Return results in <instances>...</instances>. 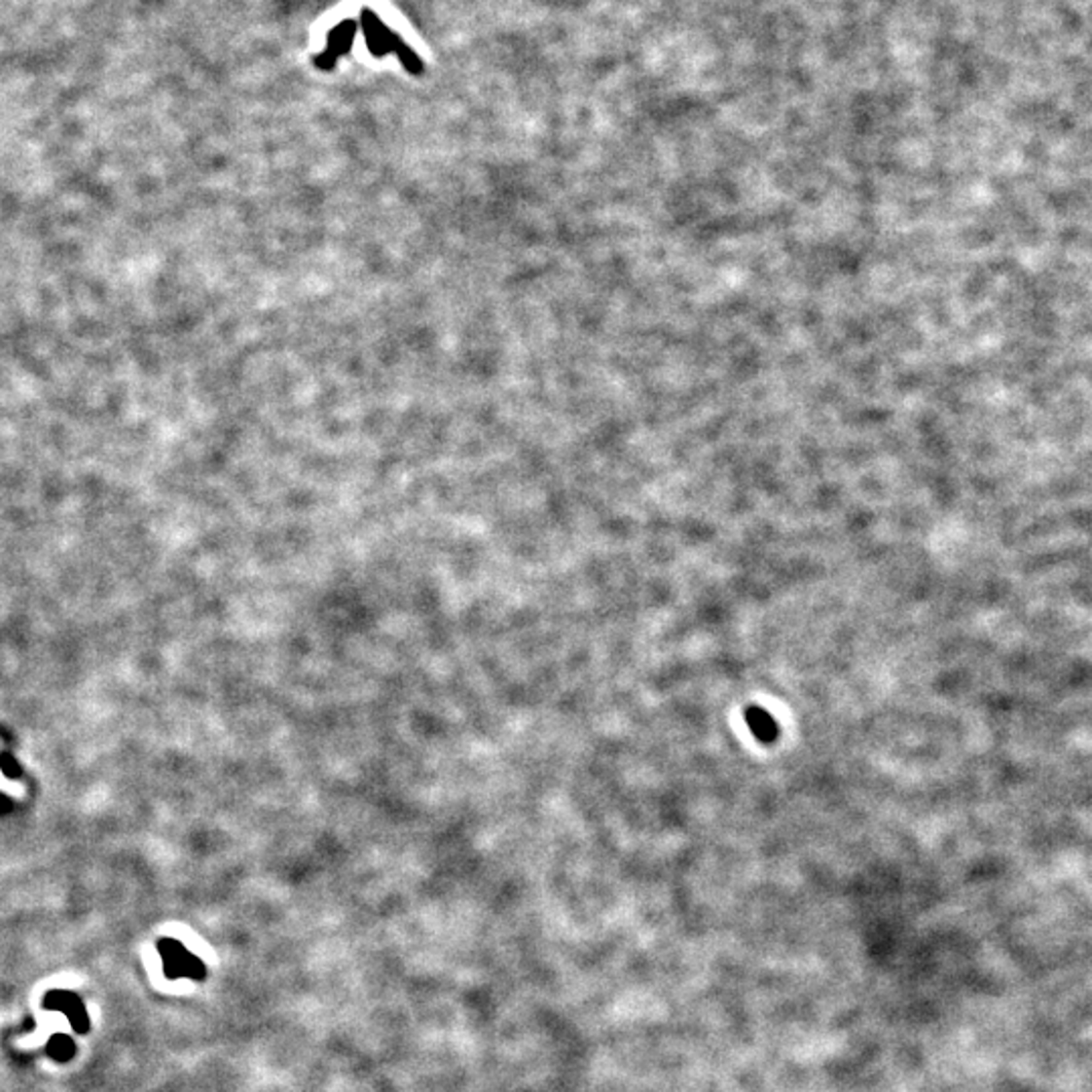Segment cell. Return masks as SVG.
Listing matches in <instances>:
<instances>
[{
  "label": "cell",
  "instance_id": "4",
  "mask_svg": "<svg viewBox=\"0 0 1092 1092\" xmlns=\"http://www.w3.org/2000/svg\"><path fill=\"white\" fill-rule=\"evenodd\" d=\"M356 27H358V24L354 20H345L343 24H338L334 31H330L328 49L316 57V67L326 69V71L332 69L336 65L338 57L345 55L346 51L350 49L352 39L356 35Z\"/></svg>",
  "mask_w": 1092,
  "mask_h": 1092
},
{
  "label": "cell",
  "instance_id": "2",
  "mask_svg": "<svg viewBox=\"0 0 1092 1092\" xmlns=\"http://www.w3.org/2000/svg\"><path fill=\"white\" fill-rule=\"evenodd\" d=\"M156 949H159V955L163 957L164 975L168 979L189 977L195 981H202L206 977V967L202 961L197 955H193L180 941L161 939L156 943Z\"/></svg>",
  "mask_w": 1092,
  "mask_h": 1092
},
{
  "label": "cell",
  "instance_id": "6",
  "mask_svg": "<svg viewBox=\"0 0 1092 1092\" xmlns=\"http://www.w3.org/2000/svg\"><path fill=\"white\" fill-rule=\"evenodd\" d=\"M752 712H755L757 716H752V714L748 716L750 728H752V731H755V735H757L759 739L769 741V739L775 735V731H777L775 722L771 720V716H767V714L761 712V710H752Z\"/></svg>",
  "mask_w": 1092,
  "mask_h": 1092
},
{
  "label": "cell",
  "instance_id": "3",
  "mask_svg": "<svg viewBox=\"0 0 1092 1092\" xmlns=\"http://www.w3.org/2000/svg\"><path fill=\"white\" fill-rule=\"evenodd\" d=\"M43 1007L45 1009H55L61 1011L63 1016H67L71 1028L77 1034H88L90 1032V1016H88V1009L84 1000L73 994V992H63V990H54L49 992L43 998Z\"/></svg>",
  "mask_w": 1092,
  "mask_h": 1092
},
{
  "label": "cell",
  "instance_id": "1",
  "mask_svg": "<svg viewBox=\"0 0 1092 1092\" xmlns=\"http://www.w3.org/2000/svg\"><path fill=\"white\" fill-rule=\"evenodd\" d=\"M360 24H362V31H364V39H367V45L371 49V54L375 57H382L386 54H397L401 63L409 69V73L413 75H421L423 73V61L413 54V49H409L393 31H388L382 20L373 13V11H362L360 17Z\"/></svg>",
  "mask_w": 1092,
  "mask_h": 1092
},
{
  "label": "cell",
  "instance_id": "5",
  "mask_svg": "<svg viewBox=\"0 0 1092 1092\" xmlns=\"http://www.w3.org/2000/svg\"><path fill=\"white\" fill-rule=\"evenodd\" d=\"M47 1054L57 1062H69L75 1056V1042L65 1034H55L49 1039Z\"/></svg>",
  "mask_w": 1092,
  "mask_h": 1092
}]
</instances>
